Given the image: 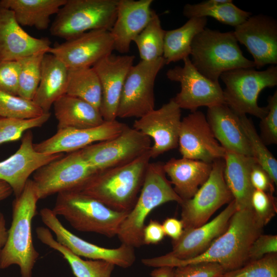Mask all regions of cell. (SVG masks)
Returning a JSON list of instances; mask_svg holds the SVG:
<instances>
[{
	"mask_svg": "<svg viewBox=\"0 0 277 277\" xmlns=\"http://www.w3.org/2000/svg\"><path fill=\"white\" fill-rule=\"evenodd\" d=\"M264 224L252 208L236 210L231 216L226 230L216 239L203 253L193 258L179 260L164 255L142 260L148 267H176L201 262L221 265L226 271L239 268L248 262L249 249L263 232Z\"/></svg>",
	"mask_w": 277,
	"mask_h": 277,
	"instance_id": "obj_1",
	"label": "cell"
},
{
	"mask_svg": "<svg viewBox=\"0 0 277 277\" xmlns=\"http://www.w3.org/2000/svg\"><path fill=\"white\" fill-rule=\"evenodd\" d=\"M149 150L126 164L96 172L77 189L110 209L129 212L143 184Z\"/></svg>",
	"mask_w": 277,
	"mask_h": 277,
	"instance_id": "obj_2",
	"label": "cell"
},
{
	"mask_svg": "<svg viewBox=\"0 0 277 277\" xmlns=\"http://www.w3.org/2000/svg\"><path fill=\"white\" fill-rule=\"evenodd\" d=\"M40 200L36 186L29 179L19 196L12 203V220L6 244L0 254V268L16 265L22 277H32L39 254L32 240V223Z\"/></svg>",
	"mask_w": 277,
	"mask_h": 277,
	"instance_id": "obj_3",
	"label": "cell"
},
{
	"mask_svg": "<svg viewBox=\"0 0 277 277\" xmlns=\"http://www.w3.org/2000/svg\"><path fill=\"white\" fill-rule=\"evenodd\" d=\"M169 202L181 204L183 200L167 179L164 163H150L137 199L117 234L121 243L134 248L143 246V231L146 218L154 209Z\"/></svg>",
	"mask_w": 277,
	"mask_h": 277,
	"instance_id": "obj_4",
	"label": "cell"
},
{
	"mask_svg": "<svg viewBox=\"0 0 277 277\" xmlns=\"http://www.w3.org/2000/svg\"><path fill=\"white\" fill-rule=\"evenodd\" d=\"M191 48L192 65L214 82H219L221 75L227 71L255 67L253 61L243 55L233 31L221 32L205 28L194 37Z\"/></svg>",
	"mask_w": 277,
	"mask_h": 277,
	"instance_id": "obj_5",
	"label": "cell"
},
{
	"mask_svg": "<svg viewBox=\"0 0 277 277\" xmlns=\"http://www.w3.org/2000/svg\"><path fill=\"white\" fill-rule=\"evenodd\" d=\"M52 210L78 231L94 232L108 238L117 235L128 213L112 210L76 190L57 193Z\"/></svg>",
	"mask_w": 277,
	"mask_h": 277,
	"instance_id": "obj_6",
	"label": "cell"
},
{
	"mask_svg": "<svg viewBox=\"0 0 277 277\" xmlns=\"http://www.w3.org/2000/svg\"><path fill=\"white\" fill-rule=\"evenodd\" d=\"M118 0H67L50 28L52 35L66 41L93 30L110 31Z\"/></svg>",
	"mask_w": 277,
	"mask_h": 277,
	"instance_id": "obj_7",
	"label": "cell"
},
{
	"mask_svg": "<svg viewBox=\"0 0 277 277\" xmlns=\"http://www.w3.org/2000/svg\"><path fill=\"white\" fill-rule=\"evenodd\" d=\"M220 78L225 84V104L239 116L249 114L260 119L268 111V106L260 107L258 98L261 91L277 85V66L265 70L241 68L223 73Z\"/></svg>",
	"mask_w": 277,
	"mask_h": 277,
	"instance_id": "obj_8",
	"label": "cell"
},
{
	"mask_svg": "<svg viewBox=\"0 0 277 277\" xmlns=\"http://www.w3.org/2000/svg\"><path fill=\"white\" fill-rule=\"evenodd\" d=\"M165 65L161 57L152 61L141 60L131 67L123 88L117 117L139 118L154 109V82Z\"/></svg>",
	"mask_w": 277,
	"mask_h": 277,
	"instance_id": "obj_9",
	"label": "cell"
},
{
	"mask_svg": "<svg viewBox=\"0 0 277 277\" xmlns=\"http://www.w3.org/2000/svg\"><path fill=\"white\" fill-rule=\"evenodd\" d=\"M224 159L213 162L207 181L191 199L180 204L184 229L205 224L217 210L234 200L224 179Z\"/></svg>",
	"mask_w": 277,
	"mask_h": 277,
	"instance_id": "obj_10",
	"label": "cell"
},
{
	"mask_svg": "<svg viewBox=\"0 0 277 277\" xmlns=\"http://www.w3.org/2000/svg\"><path fill=\"white\" fill-rule=\"evenodd\" d=\"M151 146L150 137L128 126L115 137L91 144L80 151L97 172L129 163L148 151Z\"/></svg>",
	"mask_w": 277,
	"mask_h": 277,
	"instance_id": "obj_11",
	"label": "cell"
},
{
	"mask_svg": "<svg viewBox=\"0 0 277 277\" xmlns=\"http://www.w3.org/2000/svg\"><path fill=\"white\" fill-rule=\"evenodd\" d=\"M95 173L79 150L42 166L33 173L32 180L43 199L77 189Z\"/></svg>",
	"mask_w": 277,
	"mask_h": 277,
	"instance_id": "obj_12",
	"label": "cell"
},
{
	"mask_svg": "<svg viewBox=\"0 0 277 277\" xmlns=\"http://www.w3.org/2000/svg\"><path fill=\"white\" fill-rule=\"evenodd\" d=\"M183 61V66H175L166 73L169 80L181 84L180 91L172 98L177 106L193 112L200 107L209 108L225 104L219 82H213L200 73L189 57Z\"/></svg>",
	"mask_w": 277,
	"mask_h": 277,
	"instance_id": "obj_13",
	"label": "cell"
},
{
	"mask_svg": "<svg viewBox=\"0 0 277 277\" xmlns=\"http://www.w3.org/2000/svg\"><path fill=\"white\" fill-rule=\"evenodd\" d=\"M43 223L56 236V240L80 257L102 260L115 266L127 268L135 262L134 248L122 244L118 248H104L87 242L67 229L52 210L42 208L39 212Z\"/></svg>",
	"mask_w": 277,
	"mask_h": 277,
	"instance_id": "obj_14",
	"label": "cell"
},
{
	"mask_svg": "<svg viewBox=\"0 0 277 277\" xmlns=\"http://www.w3.org/2000/svg\"><path fill=\"white\" fill-rule=\"evenodd\" d=\"M114 50L110 31L93 30L49 49L47 53L61 61L68 69L92 67Z\"/></svg>",
	"mask_w": 277,
	"mask_h": 277,
	"instance_id": "obj_15",
	"label": "cell"
},
{
	"mask_svg": "<svg viewBox=\"0 0 277 277\" xmlns=\"http://www.w3.org/2000/svg\"><path fill=\"white\" fill-rule=\"evenodd\" d=\"M181 121V109L172 98L161 108L135 120L132 128L153 140L149 152L154 159L177 147Z\"/></svg>",
	"mask_w": 277,
	"mask_h": 277,
	"instance_id": "obj_16",
	"label": "cell"
},
{
	"mask_svg": "<svg viewBox=\"0 0 277 277\" xmlns=\"http://www.w3.org/2000/svg\"><path fill=\"white\" fill-rule=\"evenodd\" d=\"M238 42L244 45L253 58L255 67L277 64V21L260 14L251 15L233 31Z\"/></svg>",
	"mask_w": 277,
	"mask_h": 277,
	"instance_id": "obj_17",
	"label": "cell"
},
{
	"mask_svg": "<svg viewBox=\"0 0 277 277\" xmlns=\"http://www.w3.org/2000/svg\"><path fill=\"white\" fill-rule=\"evenodd\" d=\"M182 157L212 163L224 159L225 149L215 139L204 114L191 112L181 121L179 136Z\"/></svg>",
	"mask_w": 277,
	"mask_h": 277,
	"instance_id": "obj_18",
	"label": "cell"
},
{
	"mask_svg": "<svg viewBox=\"0 0 277 277\" xmlns=\"http://www.w3.org/2000/svg\"><path fill=\"white\" fill-rule=\"evenodd\" d=\"M63 156V153L44 154L36 151L34 148L32 131L28 130L23 136L17 150L0 162V181L8 183L17 197L23 192L31 174L42 166Z\"/></svg>",
	"mask_w": 277,
	"mask_h": 277,
	"instance_id": "obj_19",
	"label": "cell"
},
{
	"mask_svg": "<svg viewBox=\"0 0 277 277\" xmlns=\"http://www.w3.org/2000/svg\"><path fill=\"white\" fill-rule=\"evenodd\" d=\"M134 59L133 55L111 53L92 67L101 85L102 100L99 110L105 121H113L117 117L123 88Z\"/></svg>",
	"mask_w": 277,
	"mask_h": 277,
	"instance_id": "obj_20",
	"label": "cell"
},
{
	"mask_svg": "<svg viewBox=\"0 0 277 277\" xmlns=\"http://www.w3.org/2000/svg\"><path fill=\"white\" fill-rule=\"evenodd\" d=\"M128 126L116 120L105 121L101 125L89 128L58 129L50 138L34 144V149L42 153L54 154L76 151L91 145L110 140L119 135Z\"/></svg>",
	"mask_w": 277,
	"mask_h": 277,
	"instance_id": "obj_21",
	"label": "cell"
},
{
	"mask_svg": "<svg viewBox=\"0 0 277 277\" xmlns=\"http://www.w3.org/2000/svg\"><path fill=\"white\" fill-rule=\"evenodd\" d=\"M236 210L233 200L211 221L196 228L184 229L179 239L172 241V250L164 255L168 258L186 260L200 255L226 230Z\"/></svg>",
	"mask_w": 277,
	"mask_h": 277,
	"instance_id": "obj_22",
	"label": "cell"
},
{
	"mask_svg": "<svg viewBox=\"0 0 277 277\" xmlns=\"http://www.w3.org/2000/svg\"><path fill=\"white\" fill-rule=\"evenodd\" d=\"M51 42L36 38L18 23L13 12L0 7V60L18 61L37 52H47Z\"/></svg>",
	"mask_w": 277,
	"mask_h": 277,
	"instance_id": "obj_23",
	"label": "cell"
},
{
	"mask_svg": "<svg viewBox=\"0 0 277 277\" xmlns=\"http://www.w3.org/2000/svg\"><path fill=\"white\" fill-rule=\"evenodd\" d=\"M152 0H118L116 17L110 30L114 50L124 54L134 38L146 27L154 12Z\"/></svg>",
	"mask_w": 277,
	"mask_h": 277,
	"instance_id": "obj_24",
	"label": "cell"
},
{
	"mask_svg": "<svg viewBox=\"0 0 277 277\" xmlns=\"http://www.w3.org/2000/svg\"><path fill=\"white\" fill-rule=\"evenodd\" d=\"M206 119L215 139L225 150L253 157L240 116L226 104L208 108Z\"/></svg>",
	"mask_w": 277,
	"mask_h": 277,
	"instance_id": "obj_25",
	"label": "cell"
},
{
	"mask_svg": "<svg viewBox=\"0 0 277 277\" xmlns=\"http://www.w3.org/2000/svg\"><path fill=\"white\" fill-rule=\"evenodd\" d=\"M212 163L184 158H171L164 163L166 174L173 189L183 201L191 199L207 181Z\"/></svg>",
	"mask_w": 277,
	"mask_h": 277,
	"instance_id": "obj_26",
	"label": "cell"
},
{
	"mask_svg": "<svg viewBox=\"0 0 277 277\" xmlns=\"http://www.w3.org/2000/svg\"><path fill=\"white\" fill-rule=\"evenodd\" d=\"M224 177L235 201L237 210L252 208L251 196L254 190L250 172L256 162L251 156L225 150Z\"/></svg>",
	"mask_w": 277,
	"mask_h": 277,
	"instance_id": "obj_27",
	"label": "cell"
},
{
	"mask_svg": "<svg viewBox=\"0 0 277 277\" xmlns=\"http://www.w3.org/2000/svg\"><path fill=\"white\" fill-rule=\"evenodd\" d=\"M68 69L54 55L43 57L40 82L32 101L44 113L49 112L54 103L66 94Z\"/></svg>",
	"mask_w": 277,
	"mask_h": 277,
	"instance_id": "obj_28",
	"label": "cell"
},
{
	"mask_svg": "<svg viewBox=\"0 0 277 277\" xmlns=\"http://www.w3.org/2000/svg\"><path fill=\"white\" fill-rule=\"evenodd\" d=\"M53 105L58 122L57 130L92 128L105 122L99 109L76 97L65 94Z\"/></svg>",
	"mask_w": 277,
	"mask_h": 277,
	"instance_id": "obj_29",
	"label": "cell"
},
{
	"mask_svg": "<svg viewBox=\"0 0 277 277\" xmlns=\"http://www.w3.org/2000/svg\"><path fill=\"white\" fill-rule=\"evenodd\" d=\"M67 0H1L0 7L11 10L21 26L47 29L50 16L57 14Z\"/></svg>",
	"mask_w": 277,
	"mask_h": 277,
	"instance_id": "obj_30",
	"label": "cell"
},
{
	"mask_svg": "<svg viewBox=\"0 0 277 277\" xmlns=\"http://www.w3.org/2000/svg\"><path fill=\"white\" fill-rule=\"evenodd\" d=\"M37 239L43 244L60 252L67 261L75 277H111L115 265L102 260H85L53 238L48 228L36 229Z\"/></svg>",
	"mask_w": 277,
	"mask_h": 277,
	"instance_id": "obj_31",
	"label": "cell"
},
{
	"mask_svg": "<svg viewBox=\"0 0 277 277\" xmlns=\"http://www.w3.org/2000/svg\"><path fill=\"white\" fill-rule=\"evenodd\" d=\"M206 17H192L179 28L165 31L163 57L166 65L190 55L194 37L206 28Z\"/></svg>",
	"mask_w": 277,
	"mask_h": 277,
	"instance_id": "obj_32",
	"label": "cell"
},
{
	"mask_svg": "<svg viewBox=\"0 0 277 277\" xmlns=\"http://www.w3.org/2000/svg\"><path fill=\"white\" fill-rule=\"evenodd\" d=\"M183 13L189 19L210 16L234 27L252 15L238 7L231 0H208L195 4H187L184 7Z\"/></svg>",
	"mask_w": 277,
	"mask_h": 277,
	"instance_id": "obj_33",
	"label": "cell"
},
{
	"mask_svg": "<svg viewBox=\"0 0 277 277\" xmlns=\"http://www.w3.org/2000/svg\"><path fill=\"white\" fill-rule=\"evenodd\" d=\"M67 81L66 94L81 98L100 109L102 88L92 67L68 69Z\"/></svg>",
	"mask_w": 277,
	"mask_h": 277,
	"instance_id": "obj_34",
	"label": "cell"
},
{
	"mask_svg": "<svg viewBox=\"0 0 277 277\" xmlns=\"http://www.w3.org/2000/svg\"><path fill=\"white\" fill-rule=\"evenodd\" d=\"M166 30L161 26L159 15L154 11L146 27L134 38L142 61H152L163 57Z\"/></svg>",
	"mask_w": 277,
	"mask_h": 277,
	"instance_id": "obj_35",
	"label": "cell"
},
{
	"mask_svg": "<svg viewBox=\"0 0 277 277\" xmlns=\"http://www.w3.org/2000/svg\"><path fill=\"white\" fill-rule=\"evenodd\" d=\"M46 53L37 52L17 61L19 64L18 96L33 100L40 82L42 61Z\"/></svg>",
	"mask_w": 277,
	"mask_h": 277,
	"instance_id": "obj_36",
	"label": "cell"
},
{
	"mask_svg": "<svg viewBox=\"0 0 277 277\" xmlns=\"http://www.w3.org/2000/svg\"><path fill=\"white\" fill-rule=\"evenodd\" d=\"M244 131L250 146L252 156L268 174L274 184L277 183V160L263 142L251 121L246 115H240Z\"/></svg>",
	"mask_w": 277,
	"mask_h": 277,
	"instance_id": "obj_37",
	"label": "cell"
},
{
	"mask_svg": "<svg viewBox=\"0 0 277 277\" xmlns=\"http://www.w3.org/2000/svg\"><path fill=\"white\" fill-rule=\"evenodd\" d=\"M43 110L32 100L0 90V117L29 119L44 114Z\"/></svg>",
	"mask_w": 277,
	"mask_h": 277,
	"instance_id": "obj_38",
	"label": "cell"
},
{
	"mask_svg": "<svg viewBox=\"0 0 277 277\" xmlns=\"http://www.w3.org/2000/svg\"><path fill=\"white\" fill-rule=\"evenodd\" d=\"M50 117V112L29 119L0 117V145L19 140L24 132L42 126L48 121Z\"/></svg>",
	"mask_w": 277,
	"mask_h": 277,
	"instance_id": "obj_39",
	"label": "cell"
},
{
	"mask_svg": "<svg viewBox=\"0 0 277 277\" xmlns=\"http://www.w3.org/2000/svg\"><path fill=\"white\" fill-rule=\"evenodd\" d=\"M220 277H277V253L267 254Z\"/></svg>",
	"mask_w": 277,
	"mask_h": 277,
	"instance_id": "obj_40",
	"label": "cell"
},
{
	"mask_svg": "<svg viewBox=\"0 0 277 277\" xmlns=\"http://www.w3.org/2000/svg\"><path fill=\"white\" fill-rule=\"evenodd\" d=\"M251 201L255 214L265 226L277 212L275 197L273 193L254 189Z\"/></svg>",
	"mask_w": 277,
	"mask_h": 277,
	"instance_id": "obj_41",
	"label": "cell"
},
{
	"mask_svg": "<svg viewBox=\"0 0 277 277\" xmlns=\"http://www.w3.org/2000/svg\"><path fill=\"white\" fill-rule=\"evenodd\" d=\"M267 101L268 111L260 124V137L265 145L277 143V91Z\"/></svg>",
	"mask_w": 277,
	"mask_h": 277,
	"instance_id": "obj_42",
	"label": "cell"
},
{
	"mask_svg": "<svg viewBox=\"0 0 277 277\" xmlns=\"http://www.w3.org/2000/svg\"><path fill=\"white\" fill-rule=\"evenodd\" d=\"M225 272L218 263L201 262L175 267L173 277H220Z\"/></svg>",
	"mask_w": 277,
	"mask_h": 277,
	"instance_id": "obj_43",
	"label": "cell"
},
{
	"mask_svg": "<svg viewBox=\"0 0 277 277\" xmlns=\"http://www.w3.org/2000/svg\"><path fill=\"white\" fill-rule=\"evenodd\" d=\"M19 72L17 61L0 60V90L18 95Z\"/></svg>",
	"mask_w": 277,
	"mask_h": 277,
	"instance_id": "obj_44",
	"label": "cell"
},
{
	"mask_svg": "<svg viewBox=\"0 0 277 277\" xmlns=\"http://www.w3.org/2000/svg\"><path fill=\"white\" fill-rule=\"evenodd\" d=\"M273 253H277V235L262 233L254 241L249 249L248 262Z\"/></svg>",
	"mask_w": 277,
	"mask_h": 277,
	"instance_id": "obj_45",
	"label": "cell"
},
{
	"mask_svg": "<svg viewBox=\"0 0 277 277\" xmlns=\"http://www.w3.org/2000/svg\"><path fill=\"white\" fill-rule=\"evenodd\" d=\"M250 180L254 189L273 193L274 184L268 174L256 162L250 172Z\"/></svg>",
	"mask_w": 277,
	"mask_h": 277,
	"instance_id": "obj_46",
	"label": "cell"
},
{
	"mask_svg": "<svg viewBox=\"0 0 277 277\" xmlns=\"http://www.w3.org/2000/svg\"><path fill=\"white\" fill-rule=\"evenodd\" d=\"M165 235L162 224L156 220H150L143 229L144 245L157 244L163 240Z\"/></svg>",
	"mask_w": 277,
	"mask_h": 277,
	"instance_id": "obj_47",
	"label": "cell"
},
{
	"mask_svg": "<svg viewBox=\"0 0 277 277\" xmlns=\"http://www.w3.org/2000/svg\"><path fill=\"white\" fill-rule=\"evenodd\" d=\"M165 235L175 241L179 239L184 231L183 224L181 220L174 217H168L162 224Z\"/></svg>",
	"mask_w": 277,
	"mask_h": 277,
	"instance_id": "obj_48",
	"label": "cell"
},
{
	"mask_svg": "<svg viewBox=\"0 0 277 277\" xmlns=\"http://www.w3.org/2000/svg\"><path fill=\"white\" fill-rule=\"evenodd\" d=\"M3 213L0 212V254L5 247L8 236V230Z\"/></svg>",
	"mask_w": 277,
	"mask_h": 277,
	"instance_id": "obj_49",
	"label": "cell"
},
{
	"mask_svg": "<svg viewBox=\"0 0 277 277\" xmlns=\"http://www.w3.org/2000/svg\"><path fill=\"white\" fill-rule=\"evenodd\" d=\"M174 268L162 266L156 268L150 273L152 277H173Z\"/></svg>",
	"mask_w": 277,
	"mask_h": 277,
	"instance_id": "obj_50",
	"label": "cell"
},
{
	"mask_svg": "<svg viewBox=\"0 0 277 277\" xmlns=\"http://www.w3.org/2000/svg\"><path fill=\"white\" fill-rule=\"evenodd\" d=\"M13 193L11 186L6 182L0 181V201H2Z\"/></svg>",
	"mask_w": 277,
	"mask_h": 277,
	"instance_id": "obj_51",
	"label": "cell"
}]
</instances>
